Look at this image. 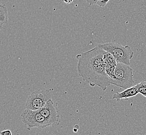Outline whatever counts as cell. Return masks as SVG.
<instances>
[{"mask_svg":"<svg viewBox=\"0 0 146 135\" xmlns=\"http://www.w3.org/2000/svg\"><path fill=\"white\" fill-rule=\"evenodd\" d=\"M105 53V51L98 45L76 56L79 76L91 86H98L104 91L111 85V79L106 71L104 60Z\"/></svg>","mask_w":146,"mask_h":135,"instance_id":"cell-1","label":"cell"},{"mask_svg":"<svg viewBox=\"0 0 146 135\" xmlns=\"http://www.w3.org/2000/svg\"><path fill=\"white\" fill-rule=\"evenodd\" d=\"M98 46L104 50L110 53L115 58L117 63L130 65V61L134 55L130 46H124L118 43L110 42L100 44Z\"/></svg>","mask_w":146,"mask_h":135,"instance_id":"cell-2","label":"cell"},{"mask_svg":"<svg viewBox=\"0 0 146 135\" xmlns=\"http://www.w3.org/2000/svg\"><path fill=\"white\" fill-rule=\"evenodd\" d=\"M133 69L129 65L117 63L115 70V78L111 79V84L124 90L132 87L134 83Z\"/></svg>","mask_w":146,"mask_h":135,"instance_id":"cell-3","label":"cell"},{"mask_svg":"<svg viewBox=\"0 0 146 135\" xmlns=\"http://www.w3.org/2000/svg\"><path fill=\"white\" fill-rule=\"evenodd\" d=\"M21 120L28 130L33 128L40 129L51 126L47 120L41 114L39 110H32L25 108L21 114Z\"/></svg>","mask_w":146,"mask_h":135,"instance_id":"cell-4","label":"cell"},{"mask_svg":"<svg viewBox=\"0 0 146 135\" xmlns=\"http://www.w3.org/2000/svg\"><path fill=\"white\" fill-rule=\"evenodd\" d=\"M51 99L49 90H38L29 95L25 103V108L32 110H39L45 106Z\"/></svg>","mask_w":146,"mask_h":135,"instance_id":"cell-5","label":"cell"},{"mask_svg":"<svg viewBox=\"0 0 146 135\" xmlns=\"http://www.w3.org/2000/svg\"><path fill=\"white\" fill-rule=\"evenodd\" d=\"M39 111L41 114L50 124L51 126H56L60 123L61 118L59 110L51 98Z\"/></svg>","mask_w":146,"mask_h":135,"instance_id":"cell-6","label":"cell"},{"mask_svg":"<svg viewBox=\"0 0 146 135\" xmlns=\"http://www.w3.org/2000/svg\"><path fill=\"white\" fill-rule=\"evenodd\" d=\"M104 60L106 73L110 79H114L115 70L117 65L116 60L111 53L106 51H105L104 54Z\"/></svg>","mask_w":146,"mask_h":135,"instance_id":"cell-7","label":"cell"},{"mask_svg":"<svg viewBox=\"0 0 146 135\" xmlns=\"http://www.w3.org/2000/svg\"><path fill=\"white\" fill-rule=\"evenodd\" d=\"M138 93L137 88L135 85L127 88L120 93L117 92L113 95V99L117 101H120L122 99H128L129 98L136 96Z\"/></svg>","mask_w":146,"mask_h":135,"instance_id":"cell-8","label":"cell"},{"mask_svg":"<svg viewBox=\"0 0 146 135\" xmlns=\"http://www.w3.org/2000/svg\"><path fill=\"white\" fill-rule=\"evenodd\" d=\"M9 19L7 9L5 5L1 4L0 6V27L2 28L3 25L7 23Z\"/></svg>","mask_w":146,"mask_h":135,"instance_id":"cell-9","label":"cell"},{"mask_svg":"<svg viewBox=\"0 0 146 135\" xmlns=\"http://www.w3.org/2000/svg\"><path fill=\"white\" fill-rule=\"evenodd\" d=\"M136 86L139 93L146 97V81H142Z\"/></svg>","mask_w":146,"mask_h":135,"instance_id":"cell-10","label":"cell"},{"mask_svg":"<svg viewBox=\"0 0 146 135\" xmlns=\"http://www.w3.org/2000/svg\"><path fill=\"white\" fill-rule=\"evenodd\" d=\"M110 0H99L96 4L101 7H104L107 4V3Z\"/></svg>","mask_w":146,"mask_h":135,"instance_id":"cell-11","label":"cell"},{"mask_svg":"<svg viewBox=\"0 0 146 135\" xmlns=\"http://www.w3.org/2000/svg\"><path fill=\"white\" fill-rule=\"evenodd\" d=\"M1 135H12V132L10 130H5L1 132Z\"/></svg>","mask_w":146,"mask_h":135,"instance_id":"cell-12","label":"cell"},{"mask_svg":"<svg viewBox=\"0 0 146 135\" xmlns=\"http://www.w3.org/2000/svg\"><path fill=\"white\" fill-rule=\"evenodd\" d=\"M85 1H86L89 4V5H91L96 4V3L99 0H85Z\"/></svg>","mask_w":146,"mask_h":135,"instance_id":"cell-13","label":"cell"},{"mask_svg":"<svg viewBox=\"0 0 146 135\" xmlns=\"http://www.w3.org/2000/svg\"><path fill=\"white\" fill-rule=\"evenodd\" d=\"M63 1L66 4H70L73 2V0H63Z\"/></svg>","mask_w":146,"mask_h":135,"instance_id":"cell-14","label":"cell"},{"mask_svg":"<svg viewBox=\"0 0 146 135\" xmlns=\"http://www.w3.org/2000/svg\"><path fill=\"white\" fill-rule=\"evenodd\" d=\"M78 129H77V128H75V127H74V128H73V131H74V132H78Z\"/></svg>","mask_w":146,"mask_h":135,"instance_id":"cell-15","label":"cell"},{"mask_svg":"<svg viewBox=\"0 0 146 135\" xmlns=\"http://www.w3.org/2000/svg\"><path fill=\"white\" fill-rule=\"evenodd\" d=\"M74 127H75V128H76L77 129H78V130L79 129V126L78 125H75Z\"/></svg>","mask_w":146,"mask_h":135,"instance_id":"cell-16","label":"cell"}]
</instances>
